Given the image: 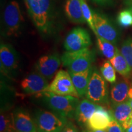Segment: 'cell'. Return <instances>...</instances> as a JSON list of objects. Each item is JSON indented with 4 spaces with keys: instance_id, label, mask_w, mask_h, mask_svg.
<instances>
[{
    "instance_id": "cell-32",
    "label": "cell",
    "mask_w": 132,
    "mask_h": 132,
    "mask_svg": "<svg viewBox=\"0 0 132 132\" xmlns=\"http://www.w3.org/2000/svg\"><path fill=\"white\" fill-rule=\"evenodd\" d=\"M128 99H132V87H130L128 91Z\"/></svg>"
},
{
    "instance_id": "cell-31",
    "label": "cell",
    "mask_w": 132,
    "mask_h": 132,
    "mask_svg": "<svg viewBox=\"0 0 132 132\" xmlns=\"http://www.w3.org/2000/svg\"><path fill=\"white\" fill-rule=\"evenodd\" d=\"M125 4H127V6H132V0H123Z\"/></svg>"
},
{
    "instance_id": "cell-17",
    "label": "cell",
    "mask_w": 132,
    "mask_h": 132,
    "mask_svg": "<svg viewBox=\"0 0 132 132\" xmlns=\"http://www.w3.org/2000/svg\"><path fill=\"white\" fill-rule=\"evenodd\" d=\"M130 83L127 80L119 81L112 87L110 98L113 105L128 101Z\"/></svg>"
},
{
    "instance_id": "cell-26",
    "label": "cell",
    "mask_w": 132,
    "mask_h": 132,
    "mask_svg": "<svg viewBox=\"0 0 132 132\" xmlns=\"http://www.w3.org/2000/svg\"><path fill=\"white\" fill-rule=\"evenodd\" d=\"M118 22L120 26L127 28L132 26V14L129 9H124L119 12L118 16Z\"/></svg>"
},
{
    "instance_id": "cell-19",
    "label": "cell",
    "mask_w": 132,
    "mask_h": 132,
    "mask_svg": "<svg viewBox=\"0 0 132 132\" xmlns=\"http://www.w3.org/2000/svg\"><path fill=\"white\" fill-rule=\"evenodd\" d=\"M116 72L124 77H129L131 72V68L127 60L123 57L119 49L113 58L110 60Z\"/></svg>"
},
{
    "instance_id": "cell-2",
    "label": "cell",
    "mask_w": 132,
    "mask_h": 132,
    "mask_svg": "<svg viewBox=\"0 0 132 132\" xmlns=\"http://www.w3.org/2000/svg\"><path fill=\"white\" fill-rule=\"evenodd\" d=\"M43 100L53 111L66 118H73L77 106L80 103L78 98L71 95H58L49 91L40 94Z\"/></svg>"
},
{
    "instance_id": "cell-22",
    "label": "cell",
    "mask_w": 132,
    "mask_h": 132,
    "mask_svg": "<svg viewBox=\"0 0 132 132\" xmlns=\"http://www.w3.org/2000/svg\"><path fill=\"white\" fill-rule=\"evenodd\" d=\"M100 72L103 78L110 83H114L116 81V70L110 61L103 62L100 67Z\"/></svg>"
},
{
    "instance_id": "cell-13",
    "label": "cell",
    "mask_w": 132,
    "mask_h": 132,
    "mask_svg": "<svg viewBox=\"0 0 132 132\" xmlns=\"http://www.w3.org/2000/svg\"><path fill=\"white\" fill-rule=\"evenodd\" d=\"M14 128L16 132H37L34 119L23 109H18L13 113Z\"/></svg>"
},
{
    "instance_id": "cell-8",
    "label": "cell",
    "mask_w": 132,
    "mask_h": 132,
    "mask_svg": "<svg viewBox=\"0 0 132 132\" xmlns=\"http://www.w3.org/2000/svg\"><path fill=\"white\" fill-rule=\"evenodd\" d=\"M91 44V38L86 29L77 27L72 29L65 37L64 46L66 51L75 52L89 48Z\"/></svg>"
},
{
    "instance_id": "cell-9",
    "label": "cell",
    "mask_w": 132,
    "mask_h": 132,
    "mask_svg": "<svg viewBox=\"0 0 132 132\" xmlns=\"http://www.w3.org/2000/svg\"><path fill=\"white\" fill-rule=\"evenodd\" d=\"M94 24L96 31V36L103 38L113 44L118 40V32L106 16L94 12Z\"/></svg>"
},
{
    "instance_id": "cell-29",
    "label": "cell",
    "mask_w": 132,
    "mask_h": 132,
    "mask_svg": "<svg viewBox=\"0 0 132 132\" xmlns=\"http://www.w3.org/2000/svg\"><path fill=\"white\" fill-rule=\"evenodd\" d=\"M90 1L102 6H110L113 2V0H90Z\"/></svg>"
},
{
    "instance_id": "cell-28",
    "label": "cell",
    "mask_w": 132,
    "mask_h": 132,
    "mask_svg": "<svg viewBox=\"0 0 132 132\" xmlns=\"http://www.w3.org/2000/svg\"><path fill=\"white\" fill-rule=\"evenodd\" d=\"M61 132H78V130L73 123L68 122Z\"/></svg>"
},
{
    "instance_id": "cell-11",
    "label": "cell",
    "mask_w": 132,
    "mask_h": 132,
    "mask_svg": "<svg viewBox=\"0 0 132 132\" xmlns=\"http://www.w3.org/2000/svg\"><path fill=\"white\" fill-rule=\"evenodd\" d=\"M19 62V56L15 50L9 44L1 43L0 46L1 72L7 75L12 73L17 69Z\"/></svg>"
},
{
    "instance_id": "cell-14",
    "label": "cell",
    "mask_w": 132,
    "mask_h": 132,
    "mask_svg": "<svg viewBox=\"0 0 132 132\" xmlns=\"http://www.w3.org/2000/svg\"><path fill=\"white\" fill-rule=\"evenodd\" d=\"M113 119L111 112L99 105L89 120L87 126L89 130H106Z\"/></svg>"
},
{
    "instance_id": "cell-20",
    "label": "cell",
    "mask_w": 132,
    "mask_h": 132,
    "mask_svg": "<svg viewBox=\"0 0 132 132\" xmlns=\"http://www.w3.org/2000/svg\"><path fill=\"white\" fill-rule=\"evenodd\" d=\"M131 111L132 108L130 106L129 102L126 101L113 105L111 113L114 119L117 120L120 125H122L125 120L129 118Z\"/></svg>"
},
{
    "instance_id": "cell-35",
    "label": "cell",
    "mask_w": 132,
    "mask_h": 132,
    "mask_svg": "<svg viewBox=\"0 0 132 132\" xmlns=\"http://www.w3.org/2000/svg\"><path fill=\"white\" fill-rule=\"evenodd\" d=\"M128 9H129L130 11H131V14H132V6H129V7H128Z\"/></svg>"
},
{
    "instance_id": "cell-36",
    "label": "cell",
    "mask_w": 132,
    "mask_h": 132,
    "mask_svg": "<svg viewBox=\"0 0 132 132\" xmlns=\"http://www.w3.org/2000/svg\"><path fill=\"white\" fill-rule=\"evenodd\" d=\"M130 118H131V119H132V111L131 112V113H130V117H129Z\"/></svg>"
},
{
    "instance_id": "cell-33",
    "label": "cell",
    "mask_w": 132,
    "mask_h": 132,
    "mask_svg": "<svg viewBox=\"0 0 132 132\" xmlns=\"http://www.w3.org/2000/svg\"><path fill=\"white\" fill-rule=\"evenodd\" d=\"M124 132H132V123L127 129L124 130Z\"/></svg>"
},
{
    "instance_id": "cell-24",
    "label": "cell",
    "mask_w": 132,
    "mask_h": 132,
    "mask_svg": "<svg viewBox=\"0 0 132 132\" xmlns=\"http://www.w3.org/2000/svg\"><path fill=\"white\" fill-rule=\"evenodd\" d=\"M12 129H15L13 114L1 113L0 116V132H5Z\"/></svg>"
},
{
    "instance_id": "cell-3",
    "label": "cell",
    "mask_w": 132,
    "mask_h": 132,
    "mask_svg": "<svg viewBox=\"0 0 132 132\" xmlns=\"http://www.w3.org/2000/svg\"><path fill=\"white\" fill-rule=\"evenodd\" d=\"M61 59L62 64L67 67L69 72L77 73L91 67L95 60V53L89 48L75 52L66 51Z\"/></svg>"
},
{
    "instance_id": "cell-16",
    "label": "cell",
    "mask_w": 132,
    "mask_h": 132,
    "mask_svg": "<svg viewBox=\"0 0 132 132\" xmlns=\"http://www.w3.org/2000/svg\"><path fill=\"white\" fill-rule=\"evenodd\" d=\"M68 72L70 73L74 86L80 98L86 96L90 77L93 72L92 67H90L89 69L83 72L77 73L71 72L69 71Z\"/></svg>"
},
{
    "instance_id": "cell-30",
    "label": "cell",
    "mask_w": 132,
    "mask_h": 132,
    "mask_svg": "<svg viewBox=\"0 0 132 132\" xmlns=\"http://www.w3.org/2000/svg\"><path fill=\"white\" fill-rule=\"evenodd\" d=\"M86 132H108L107 130H89V131H87Z\"/></svg>"
},
{
    "instance_id": "cell-4",
    "label": "cell",
    "mask_w": 132,
    "mask_h": 132,
    "mask_svg": "<svg viewBox=\"0 0 132 132\" xmlns=\"http://www.w3.org/2000/svg\"><path fill=\"white\" fill-rule=\"evenodd\" d=\"M3 26L5 35L7 37H16L20 32L23 22L19 4L16 1H10L3 12Z\"/></svg>"
},
{
    "instance_id": "cell-23",
    "label": "cell",
    "mask_w": 132,
    "mask_h": 132,
    "mask_svg": "<svg viewBox=\"0 0 132 132\" xmlns=\"http://www.w3.org/2000/svg\"><path fill=\"white\" fill-rule=\"evenodd\" d=\"M82 14L86 22L96 36V31L94 24V11L90 9L86 0H81Z\"/></svg>"
},
{
    "instance_id": "cell-18",
    "label": "cell",
    "mask_w": 132,
    "mask_h": 132,
    "mask_svg": "<svg viewBox=\"0 0 132 132\" xmlns=\"http://www.w3.org/2000/svg\"><path fill=\"white\" fill-rule=\"evenodd\" d=\"M64 11L67 18L75 23H85L81 0H66Z\"/></svg>"
},
{
    "instance_id": "cell-25",
    "label": "cell",
    "mask_w": 132,
    "mask_h": 132,
    "mask_svg": "<svg viewBox=\"0 0 132 132\" xmlns=\"http://www.w3.org/2000/svg\"><path fill=\"white\" fill-rule=\"evenodd\" d=\"M120 52L132 69V39L128 38L123 42Z\"/></svg>"
},
{
    "instance_id": "cell-34",
    "label": "cell",
    "mask_w": 132,
    "mask_h": 132,
    "mask_svg": "<svg viewBox=\"0 0 132 132\" xmlns=\"http://www.w3.org/2000/svg\"><path fill=\"white\" fill-rule=\"evenodd\" d=\"M5 132H16V130L15 129H12V130H7V131H5Z\"/></svg>"
},
{
    "instance_id": "cell-5",
    "label": "cell",
    "mask_w": 132,
    "mask_h": 132,
    "mask_svg": "<svg viewBox=\"0 0 132 132\" xmlns=\"http://www.w3.org/2000/svg\"><path fill=\"white\" fill-rule=\"evenodd\" d=\"M37 132H61L68 122L67 118L58 114L39 110L34 118Z\"/></svg>"
},
{
    "instance_id": "cell-15",
    "label": "cell",
    "mask_w": 132,
    "mask_h": 132,
    "mask_svg": "<svg viewBox=\"0 0 132 132\" xmlns=\"http://www.w3.org/2000/svg\"><path fill=\"white\" fill-rule=\"evenodd\" d=\"M99 106L88 99H84L80 102L75 113V120L81 125H87L89 120Z\"/></svg>"
},
{
    "instance_id": "cell-27",
    "label": "cell",
    "mask_w": 132,
    "mask_h": 132,
    "mask_svg": "<svg viewBox=\"0 0 132 132\" xmlns=\"http://www.w3.org/2000/svg\"><path fill=\"white\" fill-rule=\"evenodd\" d=\"M106 130L108 132H124L122 125L114 119L110 122Z\"/></svg>"
},
{
    "instance_id": "cell-6",
    "label": "cell",
    "mask_w": 132,
    "mask_h": 132,
    "mask_svg": "<svg viewBox=\"0 0 132 132\" xmlns=\"http://www.w3.org/2000/svg\"><path fill=\"white\" fill-rule=\"evenodd\" d=\"M105 81L96 69L93 70L86 94V98L98 105L108 103L109 92Z\"/></svg>"
},
{
    "instance_id": "cell-21",
    "label": "cell",
    "mask_w": 132,
    "mask_h": 132,
    "mask_svg": "<svg viewBox=\"0 0 132 132\" xmlns=\"http://www.w3.org/2000/svg\"><path fill=\"white\" fill-rule=\"evenodd\" d=\"M96 37L97 47L99 51L102 55L110 60L114 56L118 48L116 47L113 43L99 36H96Z\"/></svg>"
},
{
    "instance_id": "cell-12",
    "label": "cell",
    "mask_w": 132,
    "mask_h": 132,
    "mask_svg": "<svg viewBox=\"0 0 132 132\" xmlns=\"http://www.w3.org/2000/svg\"><path fill=\"white\" fill-rule=\"evenodd\" d=\"M21 88L28 94H37L45 91L49 86L48 80L37 72H32L23 79Z\"/></svg>"
},
{
    "instance_id": "cell-1",
    "label": "cell",
    "mask_w": 132,
    "mask_h": 132,
    "mask_svg": "<svg viewBox=\"0 0 132 132\" xmlns=\"http://www.w3.org/2000/svg\"><path fill=\"white\" fill-rule=\"evenodd\" d=\"M36 28L43 34L51 32L53 23L52 0H23Z\"/></svg>"
},
{
    "instance_id": "cell-10",
    "label": "cell",
    "mask_w": 132,
    "mask_h": 132,
    "mask_svg": "<svg viewBox=\"0 0 132 132\" xmlns=\"http://www.w3.org/2000/svg\"><path fill=\"white\" fill-rule=\"evenodd\" d=\"M61 59L57 53H52L40 57L36 64V70L48 80L53 78L60 67Z\"/></svg>"
},
{
    "instance_id": "cell-7",
    "label": "cell",
    "mask_w": 132,
    "mask_h": 132,
    "mask_svg": "<svg viewBox=\"0 0 132 132\" xmlns=\"http://www.w3.org/2000/svg\"><path fill=\"white\" fill-rule=\"evenodd\" d=\"M58 95H71L80 98L78 92L74 86L69 72L61 70L55 75L50 85L45 90Z\"/></svg>"
}]
</instances>
